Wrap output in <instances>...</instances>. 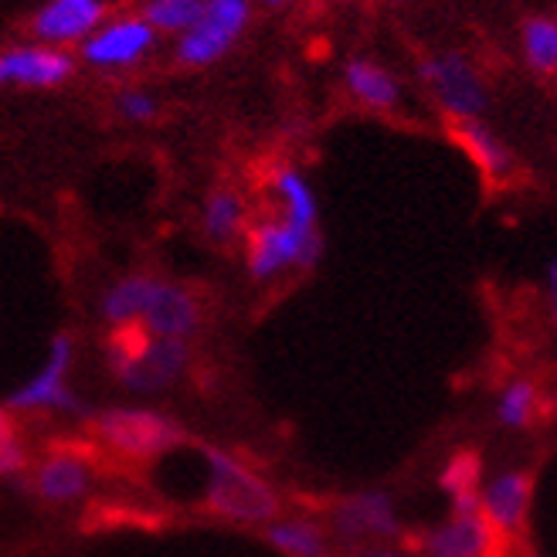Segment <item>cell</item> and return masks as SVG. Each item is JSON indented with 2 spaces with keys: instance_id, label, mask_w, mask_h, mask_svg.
Returning a JSON list of instances; mask_svg holds the SVG:
<instances>
[{
  "instance_id": "obj_1",
  "label": "cell",
  "mask_w": 557,
  "mask_h": 557,
  "mask_svg": "<svg viewBox=\"0 0 557 557\" xmlns=\"http://www.w3.org/2000/svg\"><path fill=\"white\" fill-rule=\"evenodd\" d=\"M208 459V496L205 504L211 513L225 517L232 523H272L278 513L275 490L256 476L242 459H235L225 449L201 445Z\"/></svg>"
},
{
  "instance_id": "obj_2",
  "label": "cell",
  "mask_w": 557,
  "mask_h": 557,
  "mask_svg": "<svg viewBox=\"0 0 557 557\" xmlns=\"http://www.w3.org/2000/svg\"><path fill=\"white\" fill-rule=\"evenodd\" d=\"M252 21V0H205V8L184 35H177L174 62L184 69H211L242 41Z\"/></svg>"
},
{
  "instance_id": "obj_3",
  "label": "cell",
  "mask_w": 557,
  "mask_h": 557,
  "mask_svg": "<svg viewBox=\"0 0 557 557\" xmlns=\"http://www.w3.org/2000/svg\"><path fill=\"white\" fill-rule=\"evenodd\" d=\"M323 259L320 228L293 225L289 218H269L248 232V272L259 283L283 275L289 269H313Z\"/></svg>"
},
{
  "instance_id": "obj_4",
  "label": "cell",
  "mask_w": 557,
  "mask_h": 557,
  "mask_svg": "<svg viewBox=\"0 0 557 557\" xmlns=\"http://www.w3.org/2000/svg\"><path fill=\"white\" fill-rule=\"evenodd\" d=\"M96 432L102 435L106 445H113L116 453L133 456V459H150L177 449L187 442V432L171 414L153 411V408H109L99 411Z\"/></svg>"
},
{
  "instance_id": "obj_5",
  "label": "cell",
  "mask_w": 557,
  "mask_h": 557,
  "mask_svg": "<svg viewBox=\"0 0 557 557\" xmlns=\"http://www.w3.org/2000/svg\"><path fill=\"white\" fill-rule=\"evenodd\" d=\"M157 32L144 14L106 17L96 32L78 45V59L96 72H126L150 59L157 48Z\"/></svg>"
},
{
  "instance_id": "obj_6",
  "label": "cell",
  "mask_w": 557,
  "mask_h": 557,
  "mask_svg": "<svg viewBox=\"0 0 557 557\" xmlns=\"http://www.w3.org/2000/svg\"><path fill=\"white\" fill-rule=\"evenodd\" d=\"M418 78L425 82V89L435 96L442 106V113H449L456 123L466 120H480L486 109V82L480 72L472 69L469 59L456 51L432 54L422 65H418Z\"/></svg>"
},
{
  "instance_id": "obj_7",
  "label": "cell",
  "mask_w": 557,
  "mask_h": 557,
  "mask_svg": "<svg viewBox=\"0 0 557 557\" xmlns=\"http://www.w3.org/2000/svg\"><path fill=\"white\" fill-rule=\"evenodd\" d=\"M69 364H72V337H69V333H54L41 374L32 377L27 384H21L14 395H8V408H11V411L59 408V411L78 414V418H89V422H92V418H96L99 411H96L92 405L82 401L78 395H72V392H69V384H65Z\"/></svg>"
},
{
  "instance_id": "obj_8",
  "label": "cell",
  "mask_w": 557,
  "mask_h": 557,
  "mask_svg": "<svg viewBox=\"0 0 557 557\" xmlns=\"http://www.w3.org/2000/svg\"><path fill=\"white\" fill-rule=\"evenodd\" d=\"M330 531L344 544L360 547L371 544H392L401 537V520L395 510V499L384 490H360L347 499H341L330 513Z\"/></svg>"
},
{
  "instance_id": "obj_9",
  "label": "cell",
  "mask_w": 557,
  "mask_h": 557,
  "mask_svg": "<svg viewBox=\"0 0 557 557\" xmlns=\"http://www.w3.org/2000/svg\"><path fill=\"white\" fill-rule=\"evenodd\" d=\"M75 75V54L41 41L0 48V89H59Z\"/></svg>"
},
{
  "instance_id": "obj_10",
  "label": "cell",
  "mask_w": 557,
  "mask_h": 557,
  "mask_svg": "<svg viewBox=\"0 0 557 557\" xmlns=\"http://www.w3.org/2000/svg\"><path fill=\"white\" fill-rule=\"evenodd\" d=\"M109 17V0H45L32 14V38L51 48L82 45Z\"/></svg>"
},
{
  "instance_id": "obj_11",
  "label": "cell",
  "mask_w": 557,
  "mask_h": 557,
  "mask_svg": "<svg viewBox=\"0 0 557 557\" xmlns=\"http://www.w3.org/2000/svg\"><path fill=\"white\" fill-rule=\"evenodd\" d=\"M139 320H144V326L153 333V337L187 341L201 330V306L184 286L157 278L150 289V299H147V310Z\"/></svg>"
},
{
  "instance_id": "obj_12",
  "label": "cell",
  "mask_w": 557,
  "mask_h": 557,
  "mask_svg": "<svg viewBox=\"0 0 557 557\" xmlns=\"http://www.w3.org/2000/svg\"><path fill=\"white\" fill-rule=\"evenodd\" d=\"M480 510L499 534H517L531 510V476L523 469H499L480 490Z\"/></svg>"
},
{
  "instance_id": "obj_13",
  "label": "cell",
  "mask_w": 557,
  "mask_h": 557,
  "mask_svg": "<svg viewBox=\"0 0 557 557\" xmlns=\"http://www.w3.org/2000/svg\"><path fill=\"white\" fill-rule=\"evenodd\" d=\"M187 364H190V347H187V341L153 337L150 347L139 354L116 381L123 387H129V392L153 395V392H163V387H171L187 371Z\"/></svg>"
},
{
  "instance_id": "obj_14",
  "label": "cell",
  "mask_w": 557,
  "mask_h": 557,
  "mask_svg": "<svg viewBox=\"0 0 557 557\" xmlns=\"http://www.w3.org/2000/svg\"><path fill=\"white\" fill-rule=\"evenodd\" d=\"M493 547V527L483 510L453 513L422 537L425 557H486Z\"/></svg>"
},
{
  "instance_id": "obj_15",
  "label": "cell",
  "mask_w": 557,
  "mask_h": 557,
  "mask_svg": "<svg viewBox=\"0 0 557 557\" xmlns=\"http://www.w3.org/2000/svg\"><path fill=\"white\" fill-rule=\"evenodd\" d=\"M89 483H92V472L86 459L78 456V449H62L38 466L35 493L48 499V504H72V499L86 496Z\"/></svg>"
},
{
  "instance_id": "obj_16",
  "label": "cell",
  "mask_w": 557,
  "mask_h": 557,
  "mask_svg": "<svg viewBox=\"0 0 557 557\" xmlns=\"http://www.w3.org/2000/svg\"><path fill=\"white\" fill-rule=\"evenodd\" d=\"M344 86L360 106L374 109V113H387V109H395L401 99L398 78L371 59H350L344 69Z\"/></svg>"
},
{
  "instance_id": "obj_17",
  "label": "cell",
  "mask_w": 557,
  "mask_h": 557,
  "mask_svg": "<svg viewBox=\"0 0 557 557\" xmlns=\"http://www.w3.org/2000/svg\"><path fill=\"white\" fill-rule=\"evenodd\" d=\"M456 136L466 147V153L480 163V171L493 181H507L513 174V153L483 120H466L456 123Z\"/></svg>"
},
{
  "instance_id": "obj_18",
  "label": "cell",
  "mask_w": 557,
  "mask_h": 557,
  "mask_svg": "<svg viewBox=\"0 0 557 557\" xmlns=\"http://www.w3.org/2000/svg\"><path fill=\"white\" fill-rule=\"evenodd\" d=\"M272 194L278 208H283V218H289L293 225L302 228H320V205H317V190L306 181L302 171L296 166H278L272 174Z\"/></svg>"
},
{
  "instance_id": "obj_19",
  "label": "cell",
  "mask_w": 557,
  "mask_h": 557,
  "mask_svg": "<svg viewBox=\"0 0 557 557\" xmlns=\"http://www.w3.org/2000/svg\"><path fill=\"white\" fill-rule=\"evenodd\" d=\"M480 483H483V459L469 449L456 453L438 472V486L453 499V513L480 510Z\"/></svg>"
},
{
  "instance_id": "obj_20",
  "label": "cell",
  "mask_w": 557,
  "mask_h": 557,
  "mask_svg": "<svg viewBox=\"0 0 557 557\" xmlns=\"http://www.w3.org/2000/svg\"><path fill=\"white\" fill-rule=\"evenodd\" d=\"M265 541L283 550L286 557H330L326 534L317 520L289 517V520H272L265 523Z\"/></svg>"
},
{
  "instance_id": "obj_21",
  "label": "cell",
  "mask_w": 557,
  "mask_h": 557,
  "mask_svg": "<svg viewBox=\"0 0 557 557\" xmlns=\"http://www.w3.org/2000/svg\"><path fill=\"white\" fill-rule=\"evenodd\" d=\"M153 283H157L153 275H123L120 283L109 286L102 293V299H99L102 320L113 323V326L139 320V317H144V310H147V299H150Z\"/></svg>"
},
{
  "instance_id": "obj_22",
  "label": "cell",
  "mask_w": 557,
  "mask_h": 557,
  "mask_svg": "<svg viewBox=\"0 0 557 557\" xmlns=\"http://www.w3.org/2000/svg\"><path fill=\"white\" fill-rule=\"evenodd\" d=\"M201 225H205V235L211 242H232L235 235H242L245 228V201L242 194L232 190V187H214L205 201V211H201Z\"/></svg>"
},
{
  "instance_id": "obj_23",
  "label": "cell",
  "mask_w": 557,
  "mask_h": 557,
  "mask_svg": "<svg viewBox=\"0 0 557 557\" xmlns=\"http://www.w3.org/2000/svg\"><path fill=\"white\" fill-rule=\"evenodd\" d=\"M520 48H523L527 65L534 72L541 75L557 72V17H547V14L527 17L520 32Z\"/></svg>"
},
{
  "instance_id": "obj_24",
  "label": "cell",
  "mask_w": 557,
  "mask_h": 557,
  "mask_svg": "<svg viewBox=\"0 0 557 557\" xmlns=\"http://www.w3.org/2000/svg\"><path fill=\"white\" fill-rule=\"evenodd\" d=\"M534 408H537V387H534V381L517 377V381H510L504 392L496 395V408H493L496 425L510 429V432H520V429L531 425Z\"/></svg>"
},
{
  "instance_id": "obj_25",
  "label": "cell",
  "mask_w": 557,
  "mask_h": 557,
  "mask_svg": "<svg viewBox=\"0 0 557 557\" xmlns=\"http://www.w3.org/2000/svg\"><path fill=\"white\" fill-rule=\"evenodd\" d=\"M205 0H144V14L157 35H184L198 21Z\"/></svg>"
},
{
  "instance_id": "obj_26",
  "label": "cell",
  "mask_w": 557,
  "mask_h": 557,
  "mask_svg": "<svg viewBox=\"0 0 557 557\" xmlns=\"http://www.w3.org/2000/svg\"><path fill=\"white\" fill-rule=\"evenodd\" d=\"M113 109H116V116H123L126 123H153L160 116V102L147 89H123V92H116Z\"/></svg>"
},
{
  "instance_id": "obj_27",
  "label": "cell",
  "mask_w": 557,
  "mask_h": 557,
  "mask_svg": "<svg viewBox=\"0 0 557 557\" xmlns=\"http://www.w3.org/2000/svg\"><path fill=\"white\" fill-rule=\"evenodd\" d=\"M27 466V453H24V445L21 438H8V442H0V480H14L21 476Z\"/></svg>"
},
{
  "instance_id": "obj_28",
  "label": "cell",
  "mask_w": 557,
  "mask_h": 557,
  "mask_svg": "<svg viewBox=\"0 0 557 557\" xmlns=\"http://www.w3.org/2000/svg\"><path fill=\"white\" fill-rule=\"evenodd\" d=\"M350 557H414V554L398 550V547H392V544H360V547L350 550Z\"/></svg>"
},
{
  "instance_id": "obj_29",
  "label": "cell",
  "mask_w": 557,
  "mask_h": 557,
  "mask_svg": "<svg viewBox=\"0 0 557 557\" xmlns=\"http://www.w3.org/2000/svg\"><path fill=\"white\" fill-rule=\"evenodd\" d=\"M547 302H550V320L557 326V259H550L547 265Z\"/></svg>"
},
{
  "instance_id": "obj_30",
  "label": "cell",
  "mask_w": 557,
  "mask_h": 557,
  "mask_svg": "<svg viewBox=\"0 0 557 557\" xmlns=\"http://www.w3.org/2000/svg\"><path fill=\"white\" fill-rule=\"evenodd\" d=\"M17 432H14V418H11V411L8 408H0V442H8V438H14Z\"/></svg>"
},
{
  "instance_id": "obj_31",
  "label": "cell",
  "mask_w": 557,
  "mask_h": 557,
  "mask_svg": "<svg viewBox=\"0 0 557 557\" xmlns=\"http://www.w3.org/2000/svg\"><path fill=\"white\" fill-rule=\"evenodd\" d=\"M252 4H262V8H269V11H278V8H289L293 0H252Z\"/></svg>"
}]
</instances>
